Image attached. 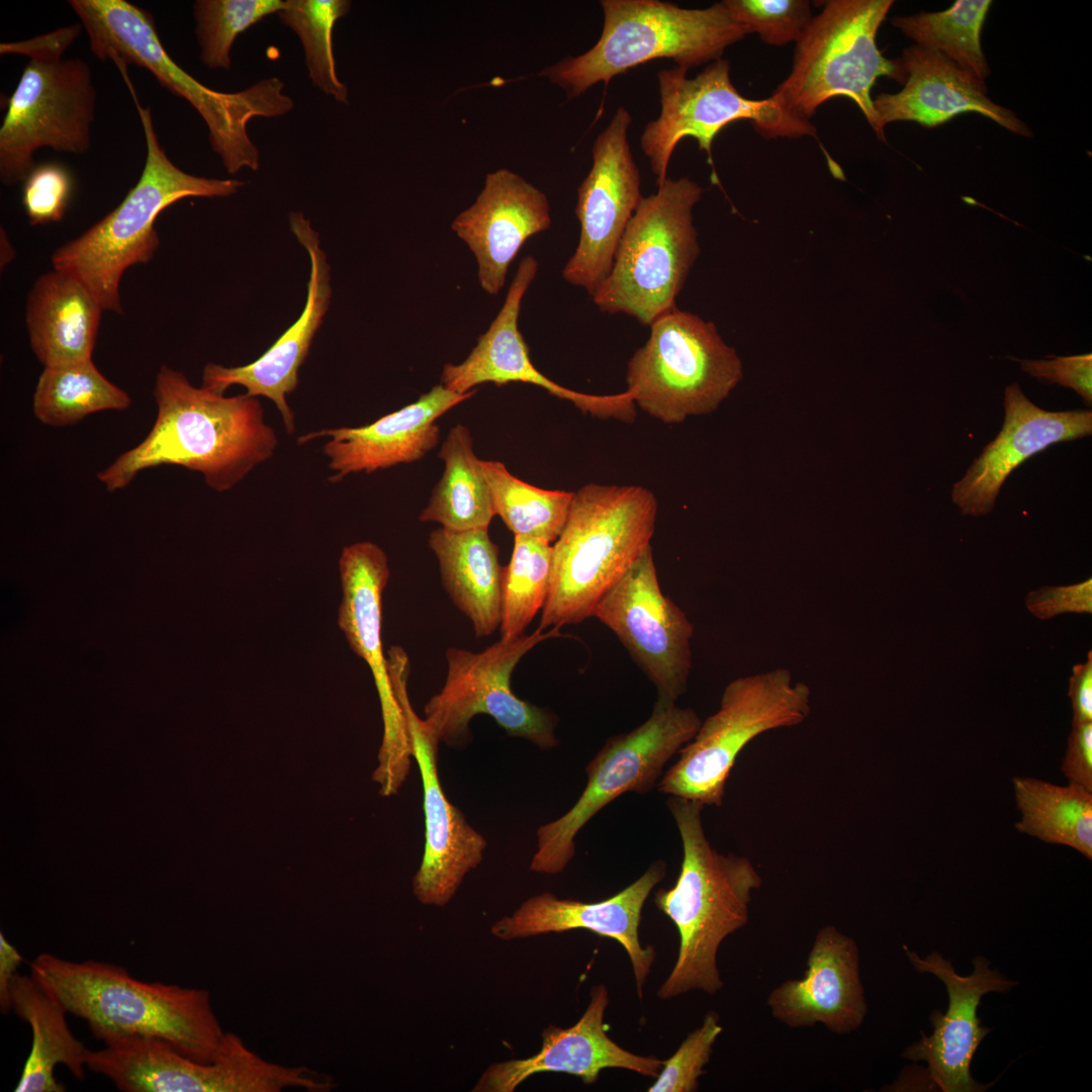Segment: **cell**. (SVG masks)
Returning <instances> with one entry per match:
<instances>
[{
  "instance_id": "1",
  "label": "cell",
  "mask_w": 1092,
  "mask_h": 1092,
  "mask_svg": "<svg viewBox=\"0 0 1092 1092\" xmlns=\"http://www.w3.org/2000/svg\"><path fill=\"white\" fill-rule=\"evenodd\" d=\"M154 397L158 412L148 436L97 474L108 491L127 486L145 469L175 464L200 472L222 492L274 454L277 436L256 396L195 387L163 365Z\"/></svg>"
},
{
  "instance_id": "2",
  "label": "cell",
  "mask_w": 1092,
  "mask_h": 1092,
  "mask_svg": "<svg viewBox=\"0 0 1092 1092\" xmlns=\"http://www.w3.org/2000/svg\"><path fill=\"white\" fill-rule=\"evenodd\" d=\"M30 975L104 1043L156 1037L196 1061L211 1062L225 1034L205 989L144 982L118 965L77 963L49 952L30 963Z\"/></svg>"
},
{
  "instance_id": "3",
  "label": "cell",
  "mask_w": 1092,
  "mask_h": 1092,
  "mask_svg": "<svg viewBox=\"0 0 1092 1092\" xmlns=\"http://www.w3.org/2000/svg\"><path fill=\"white\" fill-rule=\"evenodd\" d=\"M666 806L684 854L674 886L658 889L653 902L675 925L679 947L656 995L662 1000L694 990L714 995L723 987L717 966L719 947L747 924L751 894L762 880L747 857L720 853L710 844L702 823L703 804L669 796Z\"/></svg>"
},
{
  "instance_id": "4",
  "label": "cell",
  "mask_w": 1092,
  "mask_h": 1092,
  "mask_svg": "<svg viewBox=\"0 0 1092 1092\" xmlns=\"http://www.w3.org/2000/svg\"><path fill=\"white\" fill-rule=\"evenodd\" d=\"M69 5L98 59L111 60L121 74H126L128 64L147 69L163 87L196 109L228 173L259 169V151L247 126L253 117H277L292 109L293 101L283 93L284 83L279 78L263 79L235 93L212 90L171 59L147 10L126 0H70Z\"/></svg>"
},
{
  "instance_id": "5",
  "label": "cell",
  "mask_w": 1092,
  "mask_h": 1092,
  "mask_svg": "<svg viewBox=\"0 0 1092 1092\" xmlns=\"http://www.w3.org/2000/svg\"><path fill=\"white\" fill-rule=\"evenodd\" d=\"M656 516V497L643 486L588 483L574 492L552 544L549 592L538 628L593 617L600 600L650 545Z\"/></svg>"
},
{
  "instance_id": "6",
  "label": "cell",
  "mask_w": 1092,
  "mask_h": 1092,
  "mask_svg": "<svg viewBox=\"0 0 1092 1092\" xmlns=\"http://www.w3.org/2000/svg\"><path fill=\"white\" fill-rule=\"evenodd\" d=\"M142 122L147 157L136 184L122 201L52 255L53 268L81 281L104 310L122 313L119 286L131 266L149 263L160 246L159 214L187 197H226L244 182L195 176L179 169L159 143L150 107L132 95Z\"/></svg>"
},
{
  "instance_id": "7",
  "label": "cell",
  "mask_w": 1092,
  "mask_h": 1092,
  "mask_svg": "<svg viewBox=\"0 0 1092 1092\" xmlns=\"http://www.w3.org/2000/svg\"><path fill=\"white\" fill-rule=\"evenodd\" d=\"M80 24L32 38L0 44V54L29 58L6 101L0 127V179L23 182L35 167L40 148L84 154L91 145L96 91L91 71L81 59H63L81 31Z\"/></svg>"
},
{
  "instance_id": "8",
  "label": "cell",
  "mask_w": 1092,
  "mask_h": 1092,
  "mask_svg": "<svg viewBox=\"0 0 1092 1092\" xmlns=\"http://www.w3.org/2000/svg\"><path fill=\"white\" fill-rule=\"evenodd\" d=\"M604 26L587 52L568 57L540 75L565 89L569 98L599 82L656 60L669 59L689 70L721 59L729 46L748 34L722 2L687 9L659 0H602Z\"/></svg>"
},
{
  "instance_id": "9",
  "label": "cell",
  "mask_w": 1092,
  "mask_h": 1092,
  "mask_svg": "<svg viewBox=\"0 0 1092 1092\" xmlns=\"http://www.w3.org/2000/svg\"><path fill=\"white\" fill-rule=\"evenodd\" d=\"M703 189L689 178H666L643 197L617 248L607 279L592 297L602 312L625 313L644 326L676 307L699 256L693 208Z\"/></svg>"
},
{
  "instance_id": "10",
  "label": "cell",
  "mask_w": 1092,
  "mask_h": 1092,
  "mask_svg": "<svg viewBox=\"0 0 1092 1092\" xmlns=\"http://www.w3.org/2000/svg\"><path fill=\"white\" fill-rule=\"evenodd\" d=\"M894 1L830 0L796 42L792 71L770 96L787 115L810 122L817 108L836 96L851 99L873 129L871 91L880 77L903 83L900 60L885 58L877 32Z\"/></svg>"
},
{
  "instance_id": "11",
  "label": "cell",
  "mask_w": 1092,
  "mask_h": 1092,
  "mask_svg": "<svg viewBox=\"0 0 1092 1092\" xmlns=\"http://www.w3.org/2000/svg\"><path fill=\"white\" fill-rule=\"evenodd\" d=\"M811 690L786 668L737 677L724 689L718 710L685 744L657 787L668 796L721 806L730 771L741 750L758 735L803 723Z\"/></svg>"
},
{
  "instance_id": "12",
  "label": "cell",
  "mask_w": 1092,
  "mask_h": 1092,
  "mask_svg": "<svg viewBox=\"0 0 1092 1092\" xmlns=\"http://www.w3.org/2000/svg\"><path fill=\"white\" fill-rule=\"evenodd\" d=\"M741 378V360L714 323L675 307L629 360L626 391L649 416L677 424L714 412Z\"/></svg>"
},
{
  "instance_id": "13",
  "label": "cell",
  "mask_w": 1092,
  "mask_h": 1092,
  "mask_svg": "<svg viewBox=\"0 0 1092 1092\" xmlns=\"http://www.w3.org/2000/svg\"><path fill=\"white\" fill-rule=\"evenodd\" d=\"M90 1051L86 1067L123 1092H330L335 1081L304 1066L270 1062L236 1033L225 1031L216 1058L196 1061L168 1042L126 1036Z\"/></svg>"
},
{
  "instance_id": "14",
  "label": "cell",
  "mask_w": 1092,
  "mask_h": 1092,
  "mask_svg": "<svg viewBox=\"0 0 1092 1092\" xmlns=\"http://www.w3.org/2000/svg\"><path fill=\"white\" fill-rule=\"evenodd\" d=\"M701 719L692 708L656 699L649 718L635 729L609 737L585 767L587 782L574 805L537 830L530 870L561 873L575 854L577 833L619 796L646 795L663 767L696 734Z\"/></svg>"
},
{
  "instance_id": "15",
  "label": "cell",
  "mask_w": 1092,
  "mask_h": 1092,
  "mask_svg": "<svg viewBox=\"0 0 1092 1092\" xmlns=\"http://www.w3.org/2000/svg\"><path fill=\"white\" fill-rule=\"evenodd\" d=\"M568 637L553 627L531 634L499 639L480 652L450 647L446 650L447 676L442 690L424 709V721L439 742L466 743L469 723L479 714L494 719L510 737L523 738L541 749L559 744L556 718L545 709L519 699L511 689V675L524 655L551 638Z\"/></svg>"
},
{
  "instance_id": "16",
  "label": "cell",
  "mask_w": 1092,
  "mask_h": 1092,
  "mask_svg": "<svg viewBox=\"0 0 1092 1092\" xmlns=\"http://www.w3.org/2000/svg\"><path fill=\"white\" fill-rule=\"evenodd\" d=\"M687 71L677 66L658 71L661 112L646 124L640 139L657 187L667 178L671 155L684 138L696 139L711 160L715 136L736 120L752 121L766 138L816 133L810 122L793 119L770 96L761 100L742 96L731 82L728 60L712 62L694 78H688Z\"/></svg>"
},
{
  "instance_id": "17",
  "label": "cell",
  "mask_w": 1092,
  "mask_h": 1092,
  "mask_svg": "<svg viewBox=\"0 0 1092 1092\" xmlns=\"http://www.w3.org/2000/svg\"><path fill=\"white\" fill-rule=\"evenodd\" d=\"M342 601L338 625L351 649L366 661L378 692L383 736L372 780L382 796L398 792L413 757L405 719L394 695L381 642L382 594L389 579L385 552L370 541L343 548L339 559Z\"/></svg>"
},
{
  "instance_id": "18",
  "label": "cell",
  "mask_w": 1092,
  "mask_h": 1092,
  "mask_svg": "<svg viewBox=\"0 0 1092 1092\" xmlns=\"http://www.w3.org/2000/svg\"><path fill=\"white\" fill-rule=\"evenodd\" d=\"M593 617L617 636L655 687L656 699L675 702L687 692L694 628L663 595L651 545L600 600Z\"/></svg>"
},
{
  "instance_id": "19",
  "label": "cell",
  "mask_w": 1092,
  "mask_h": 1092,
  "mask_svg": "<svg viewBox=\"0 0 1092 1092\" xmlns=\"http://www.w3.org/2000/svg\"><path fill=\"white\" fill-rule=\"evenodd\" d=\"M387 667L423 784L425 846L421 864L412 881L413 894L423 905L444 907L455 896L466 875L482 861L487 842L447 799L441 786L438 771L440 742L424 719L417 715L408 699V657L393 654L388 658Z\"/></svg>"
},
{
  "instance_id": "20",
  "label": "cell",
  "mask_w": 1092,
  "mask_h": 1092,
  "mask_svg": "<svg viewBox=\"0 0 1092 1092\" xmlns=\"http://www.w3.org/2000/svg\"><path fill=\"white\" fill-rule=\"evenodd\" d=\"M632 117L619 107L593 146V166L578 187V245L563 278L593 297L611 272L626 226L640 204V171L628 143Z\"/></svg>"
},
{
  "instance_id": "21",
  "label": "cell",
  "mask_w": 1092,
  "mask_h": 1092,
  "mask_svg": "<svg viewBox=\"0 0 1092 1092\" xmlns=\"http://www.w3.org/2000/svg\"><path fill=\"white\" fill-rule=\"evenodd\" d=\"M904 948L915 970L932 974L944 984L948 1006L944 1014L939 1010L932 1011L929 1017L932 1034L926 1036L921 1032V1039L907 1046L903 1058L926 1062V1082L930 1088L937 1087L943 1092L983 1091L990 1085L983 1086L973 1079L971 1064L979 1044L991 1029L981 1025L977 1010L985 994L1007 992L1017 982L991 969L990 961L984 957L973 959V973L962 976L937 951L920 958L906 945Z\"/></svg>"
},
{
  "instance_id": "22",
  "label": "cell",
  "mask_w": 1092,
  "mask_h": 1092,
  "mask_svg": "<svg viewBox=\"0 0 1092 1092\" xmlns=\"http://www.w3.org/2000/svg\"><path fill=\"white\" fill-rule=\"evenodd\" d=\"M537 271L538 262L533 256L521 260L496 317L487 331L479 336L463 362L444 365L441 384L453 392L464 394L481 383L492 382L503 386L511 382H524L539 386L600 419L632 422L636 417V405L627 391L596 395L571 390L552 381L532 363L518 320L522 299Z\"/></svg>"
},
{
  "instance_id": "23",
  "label": "cell",
  "mask_w": 1092,
  "mask_h": 1092,
  "mask_svg": "<svg viewBox=\"0 0 1092 1092\" xmlns=\"http://www.w3.org/2000/svg\"><path fill=\"white\" fill-rule=\"evenodd\" d=\"M665 874V861H653L632 884L616 895L597 902L560 899L549 892L534 895L522 902L511 915L494 922L490 932L502 940L573 929H586L610 937L626 950L632 965L637 993L642 999L643 985L656 952L652 946L641 945V912L649 894L664 879Z\"/></svg>"
},
{
  "instance_id": "24",
  "label": "cell",
  "mask_w": 1092,
  "mask_h": 1092,
  "mask_svg": "<svg viewBox=\"0 0 1092 1092\" xmlns=\"http://www.w3.org/2000/svg\"><path fill=\"white\" fill-rule=\"evenodd\" d=\"M289 225L310 260L306 302L299 318L250 364L225 367L207 363L203 368L202 387L223 394L230 386L241 385L251 396L271 399L281 415L286 432L293 434L294 414L286 396L297 387L298 370L330 306L332 288L330 266L309 220L300 212H291Z\"/></svg>"
},
{
  "instance_id": "25",
  "label": "cell",
  "mask_w": 1092,
  "mask_h": 1092,
  "mask_svg": "<svg viewBox=\"0 0 1092 1092\" xmlns=\"http://www.w3.org/2000/svg\"><path fill=\"white\" fill-rule=\"evenodd\" d=\"M1004 413L1001 431L951 488V500L963 516L991 513L1007 477L1031 456L1092 434L1091 411H1045L1030 401L1018 383L1005 388Z\"/></svg>"
},
{
  "instance_id": "26",
  "label": "cell",
  "mask_w": 1092,
  "mask_h": 1092,
  "mask_svg": "<svg viewBox=\"0 0 1092 1092\" xmlns=\"http://www.w3.org/2000/svg\"><path fill=\"white\" fill-rule=\"evenodd\" d=\"M609 1001L604 984L593 986L588 1005L574 1025L547 1026L542 1031V1045L537 1054L489 1065L471 1091L513 1092L529 1077L549 1072L576 1076L587 1085L596 1083L606 1068L657 1077L662 1061L652 1055L633 1054L608 1035L604 1018Z\"/></svg>"
},
{
  "instance_id": "27",
  "label": "cell",
  "mask_w": 1092,
  "mask_h": 1092,
  "mask_svg": "<svg viewBox=\"0 0 1092 1092\" xmlns=\"http://www.w3.org/2000/svg\"><path fill=\"white\" fill-rule=\"evenodd\" d=\"M859 962L853 938L833 925L821 927L804 976L770 991L766 1002L772 1017L792 1028L819 1023L840 1035L856 1030L868 1011Z\"/></svg>"
},
{
  "instance_id": "28",
  "label": "cell",
  "mask_w": 1092,
  "mask_h": 1092,
  "mask_svg": "<svg viewBox=\"0 0 1092 1092\" xmlns=\"http://www.w3.org/2000/svg\"><path fill=\"white\" fill-rule=\"evenodd\" d=\"M550 225L546 195L520 175L502 169L486 176L475 202L451 228L474 254L482 289L496 295L522 246Z\"/></svg>"
},
{
  "instance_id": "29",
  "label": "cell",
  "mask_w": 1092,
  "mask_h": 1092,
  "mask_svg": "<svg viewBox=\"0 0 1092 1092\" xmlns=\"http://www.w3.org/2000/svg\"><path fill=\"white\" fill-rule=\"evenodd\" d=\"M905 73L904 88L882 93L873 101L878 138L886 141L884 127L899 120L926 127L940 125L963 112H978L1013 133L1030 136L1028 127L1009 109L987 96L985 82L937 52L918 46L906 49L899 59Z\"/></svg>"
},
{
  "instance_id": "30",
  "label": "cell",
  "mask_w": 1092,
  "mask_h": 1092,
  "mask_svg": "<svg viewBox=\"0 0 1092 1092\" xmlns=\"http://www.w3.org/2000/svg\"><path fill=\"white\" fill-rule=\"evenodd\" d=\"M476 393L459 394L441 383L418 400L390 413L370 425L357 428L324 429L302 435L299 444L329 437L324 452L337 482L351 473H371L398 464L421 460L440 440L437 420Z\"/></svg>"
},
{
  "instance_id": "31",
  "label": "cell",
  "mask_w": 1092,
  "mask_h": 1092,
  "mask_svg": "<svg viewBox=\"0 0 1092 1092\" xmlns=\"http://www.w3.org/2000/svg\"><path fill=\"white\" fill-rule=\"evenodd\" d=\"M78 279L53 268L30 288L25 323L31 349L44 367L92 360L103 311Z\"/></svg>"
},
{
  "instance_id": "32",
  "label": "cell",
  "mask_w": 1092,
  "mask_h": 1092,
  "mask_svg": "<svg viewBox=\"0 0 1092 1092\" xmlns=\"http://www.w3.org/2000/svg\"><path fill=\"white\" fill-rule=\"evenodd\" d=\"M442 584L454 606L471 622L477 638L494 633L500 622L502 571L498 547L488 528H438L428 540Z\"/></svg>"
},
{
  "instance_id": "33",
  "label": "cell",
  "mask_w": 1092,
  "mask_h": 1092,
  "mask_svg": "<svg viewBox=\"0 0 1092 1092\" xmlns=\"http://www.w3.org/2000/svg\"><path fill=\"white\" fill-rule=\"evenodd\" d=\"M10 998L12 1010L32 1033L31 1051L15 1091H65L54 1075L60 1064L83 1080L89 1050L72 1033L65 1008L31 975L15 974Z\"/></svg>"
},
{
  "instance_id": "34",
  "label": "cell",
  "mask_w": 1092,
  "mask_h": 1092,
  "mask_svg": "<svg viewBox=\"0 0 1092 1092\" xmlns=\"http://www.w3.org/2000/svg\"><path fill=\"white\" fill-rule=\"evenodd\" d=\"M438 456L444 471L419 520L451 530L488 528L495 514L469 429L461 424L451 428Z\"/></svg>"
},
{
  "instance_id": "35",
  "label": "cell",
  "mask_w": 1092,
  "mask_h": 1092,
  "mask_svg": "<svg viewBox=\"0 0 1092 1092\" xmlns=\"http://www.w3.org/2000/svg\"><path fill=\"white\" fill-rule=\"evenodd\" d=\"M1012 785L1020 813L1017 831L1092 858V792L1034 778L1014 777Z\"/></svg>"
},
{
  "instance_id": "36",
  "label": "cell",
  "mask_w": 1092,
  "mask_h": 1092,
  "mask_svg": "<svg viewBox=\"0 0 1092 1092\" xmlns=\"http://www.w3.org/2000/svg\"><path fill=\"white\" fill-rule=\"evenodd\" d=\"M130 402L129 395L88 360L44 367L33 394V413L42 424L64 427L90 414L127 408Z\"/></svg>"
},
{
  "instance_id": "37",
  "label": "cell",
  "mask_w": 1092,
  "mask_h": 1092,
  "mask_svg": "<svg viewBox=\"0 0 1092 1092\" xmlns=\"http://www.w3.org/2000/svg\"><path fill=\"white\" fill-rule=\"evenodd\" d=\"M495 516L515 535L554 543L568 518L574 492L534 486L500 461L481 460Z\"/></svg>"
},
{
  "instance_id": "38",
  "label": "cell",
  "mask_w": 1092,
  "mask_h": 1092,
  "mask_svg": "<svg viewBox=\"0 0 1092 1092\" xmlns=\"http://www.w3.org/2000/svg\"><path fill=\"white\" fill-rule=\"evenodd\" d=\"M991 3L990 0H958L947 10L898 16L891 23L916 46L945 55L984 81L990 69L980 36Z\"/></svg>"
},
{
  "instance_id": "39",
  "label": "cell",
  "mask_w": 1092,
  "mask_h": 1092,
  "mask_svg": "<svg viewBox=\"0 0 1092 1092\" xmlns=\"http://www.w3.org/2000/svg\"><path fill=\"white\" fill-rule=\"evenodd\" d=\"M552 544L515 535L510 562L503 566L499 634L513 639L525 634L543 609L549 592Z\"/></svg>"
},
{
  "instance_id": "40",
  "label": "cell",
  "mask_w": 1092,
  "mask_h": 1092,
  "mask_svg": "<svg viewBox=\"0 0 1092 1092\" xmlns=\"http://www.w3.org/2000/svg\"><path fill=\"white\" fill-rule=\"evenodd\" d=\"M350 7L349 0H285L277 13L281 22L298 35L312 84L341 103L348 102V90L336 72L333 29Z\"/></svg>"
},
{
  "instance_id": "41",
  "label": "cell",
  "mask_w": 1092,
  "mask_h": 1092,
  "mask_svg": "<svg viewBox=\"0 0 1092 1092\" xmlns=\"http://www.w3.org/2000/svg\"><path fill=\"white\" fill-rule=\"evenodd\" d=\"M283 0H198L193 4L200 60L209 69L230 70L236 38L266 16L283 9Z\"/></svg>"
},
{
  "instance_id": "42",
  "label": "cell",
  "mask_w": 1092,
  "mask_h": 1092,
  "mask_svg": "<svg viewBox=\"0 0 1092 1092\" xmlns=\"http://www.w3.org/2000/svg\"><path fill=\"white\" fill-rule=\"evenodd\" d=\"M730 15L767 44L797 42L812 16L807 0H724Z\"/></svg>"
},
{
  "instance_id": "43",
  "label": "cell",
  "mask_w": 1092,
  "mask_h": 1092,
  "mask_svg": "<svg viewBox=\"0 0 1092 1092\" xmlns=\"http://www.w3.org/2000/svg\"><path fill=\"white\" fill-rule=\"evenodd\" d=\"M716 1012L707 1013L702 1024L680 1043L675 1053L662 1062V1068L649 1092H695L699 1078L706 1073L714 1043L722 1032Z\"/></svg>"
},
{
  "instance_id": "44",
  "label": "cell",
  "mask_w": 1092,
  "mask_h": 1092,
  "mask_svg": "<svg viewBox=\"0 0 1092 1092\" xmlns=\"http://www.w3.org/2000/svg\"><path fill=\"white\" fill-rule=\"evenodd\" d=\"M73 191V177L56 162L35 165L23 181L22 204L31 224L62 220Z\"/></svg>"
},
{
  "instance_id": "45",
  "label": "cell",
  "mask_w": 1092,
  "mask_h": 1092,
  "mask_svg": "<svg viewBox=\"0 0 1092 1092\" xmlns=\"http://www.w3.org/2000/svg\"><path fill=\"white\" fill-rule=\"evenodd\" d=\"M1022 371L1032 377L1074 389L1087 404L1092 401V354L1019 360Z\"/></svg>"
},
{
  "instance_id": "46",
  "label": "cell",
  "mask_w": 1092,
  "mask_h": 1092,
  "mask_svg": "<svg viewBox=\"0 0 1092 1092\" xmlns=\"http://www.w3.org/2000/svg\"><path fill=\"white\" fill-rule=\"evenodd\" d=\"M1028 611L1045 620L1062 613H1092V579L1066 586H1042L1025 600Z\"/></svg>"
},
{
  "instance_id": "47",
  "label": "cell",
  "mask_w": 1092,
  "mask_h": 1092,
  "mask_svg": "<svg viewBox=\"0 0 1092 1092\" xmlns=\"http://www.w3.org/2000/svg\"><path fill=\"white\" fill-rule=\"evenodd\" d=\"M1061 770L1069 784L1092 792V722L1072 725Z\"/></svg>"
},
{
  "instance_id": "48",
  "label": "cell",
  "mask_w": 1092,
  "mask_h": 1092,
  "mask_svg": "<svg viewBox=\"0 0 1092 1092\" xmlns=\"http://www.w3.org/2000/svg\"><path fill=\"white\" fill-rule=\"evenodd\" d=\"M1069 698L1071 700L1073 718L1072 725L1092 722V652L1089 651L1087 660L1073 666V672L1069 679Z\"/></svg>"
},
{
  "instance_id": "49",
  "label": "cell",
  "mask_w": 1092,
  "mask_h": 1092,
  "mask_svg": "<svg viewBox=\"0 0 1092 1092\" xmlns=\"http://www.w3.org/2000/svg\"><path fill=\"white\" fill-rule=\"evenodd\" d=\"M22 961L23 957L17 948L8 941L3 932H0V1009L4 1014L12 1010L11 983Z\"/></svg>"
},
{
  "instance_id": "50",
  "label": "cell",
  "mask_w": 1092,
  "mask_h": 1092,
  "mask_svg": "<svg viewBox=\"0 0 1092 1092\" xmlns=\"http://www.w3.org/2000/svg\"><path fill=\"white\" fill-rule=\"evenodd\" d=\"M0 265L1 269H3V267L5 268L14 259L15 253L7 234L2 226L0 232Z\"/></svg>"
}]
</instances>
